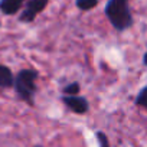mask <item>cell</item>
I'll return each mask as SVG.
<instances>
[{
    "label": "cell",
    "mask_w": 147,
    "mask_h": 147,
    "mask_svg": "<svg viewBox=\"0 0 147 147\" xmlns=\"http://www.w3.org/2000/svg\"><path fill=\"white\" fill-rule=\"evenodd\" d=\"M134 104H136L137 107L144 108V110L147 111V85H144V87L138 91V94L136 95Z\"/></svg>",
    "instance_id": "obj_8"
},
{
    "label": "cell",
    "mask_w": 147,
    "mask_h": 147,
    "mask_svg": "<svg viewBox=\"0 0 147 147\" xmlns=\"http://www.w3.org/2000/svg\"><path fill=\"white\" fill-rule=\"evenodd\" d=\"M39 78V72L32 68H25L20 69L13 81V88L18 95V98L28 105L33 107L35 105V95L38 92V85L36 81Z\"/></svg>",
    "instance_id": "obj_2"
},
{
    "label": "cell",
    "mask_w": 147,
    "mask_h": 147,
    "mask_svg": "<svg viewBox=\"0 0 147 147\" xmlns=\"http://www.w3.org/2000/svg\"><path fill=\"white\" fill-rule=\"evenodd\" d=\"M61 101L63 102L65 107H68L74 114H78V115H84L88 113L90 110V102L85 97L75 94V95H66L63 94V97L61 98Z\"/></svg>",
    "instance_id": "obj_4"
},
{
    "label": "cell",
    "mask_w": 147,
    "mask_h": 147,
    "mask_svg": "<svg viewBox=\"0 0 147 147\" xmlns=\"http://www.w3.org/2000/svg\"><path fill=\"white\" fill-rule=\"evenodd\" d=\"M49 5V0H26L25 9L19 15V22L20 23H32L40 15Z\"/></svg>",
    "instance_id": "obj_3"
},
{
    "label": "cell",
    "mask_w": 147,
    "mask_h": 147,
    "mask_svg": "<svg viewBox=\"0 0 147 147\" xmlns=\"http://www.w3.org/2000/svg\"><path fill=\"white\" fill-rule=\"evenodd\" d=\"M95 137H97V141L100 143L101 147H108V146H110V140H108V137L105 136V133L97 131V133H95Z\"/></svg>",
    "instance_id": "obj_10"
},
{
    "label": "cell",
    "mask_w": 147,
    "mask_h": 147,
    "mask_svg": "<svg viewBox=\"0 0 147 147\" xmlns=\"http://www.w3.org/2000/svg\"><path fill=\"white\" fill-rule=\"evenodd\" d=\"M105 18L117 32H124L134 25L130 0H108L104 7Z\"/></svg>",
    "instance_id": "obj_1"
},
{
    "label": "cell",
    "mask_w": 147,
    "mask_h": 147,
    "mask_svg": "<svg viewBox=\"0 0 147 147\" xmlns=\"http://www.w3.org/2000/svg\"><path fill=\"white\" fill-rule=\"evenodd\" d=\"M26 0H0V12L6 16H13L20 12Z\"/></svg>",
    "instance_id": "obj_5"
},
{
    "label": "cell",
    "mask_w": 147,
    "mask_h": 147,
    "mask_svg": "<svg viewBox=\"0 0 147 147\" xmlns=\"http://www.w3.org/2000/svg\"><path fill=\"white\" fill-rule=\"evenodd\" d=\"M75 6L81 12H90L98 6V0H75Z\"/></svg>",
    "instance_id": "obj_7"
},
{
    "label": "cell",
    "mask_w": 147,
    "mask_h": 147,
    "mask_svg": "<svg viewBox=\"0 0 147 147\" xmlns=\"http://www.w3.org/2000/svg\"><path fill=\"white\" fill-rule=\"evenodd\" d=\"M0 26H2V23H0Z\"/></svg>",
    "instance_id": "obj_12"
},
{
    "label": "cell",
    "mask_w": 147,
    "mask_h": 147,
    "mask_svg": "<svg viewBox=\"0 0 147 147\" xmlns=\"http://www.w3.org/2000/svg\"><path fill=\"white\" fill-rule=\"evenodd\" d=\"M13 81H15V75L9 66L0 63V88H12L13 87Z\"/></svg>",
    "instance_id": "obj_6"
},
{
    "label": "cell",
    "mask_w": 147,
    "mask_h": 147,
    "mask_svg": "<svg viewBox=\"0 0 147 147\" xmlns=\"http://www.w3.org/2000/svg\"><path fill=\"white\" fill-rule=\"evenodd\" d=\"M143 65L144 66H147V51L144 52V55H143Z\"/></svg>",
    "instance_id": "obj_11"
},
{
    "label": "cell",
    "mask_w": 147,
    "mask_h": 147,
    "mask_svg": "<svg viewBox=\"0 0 147 147\" xmlns=\"http://www.w3.org/2000/svg\"><path fill=\"white\" fill-rule=\"evenodd\" d=\"M80 91H81V84L78 81H74L62 88V92L66 95H75V94H80Z\"/></svg>",
    "instance_id": "obj_9"
}]
</instances>
